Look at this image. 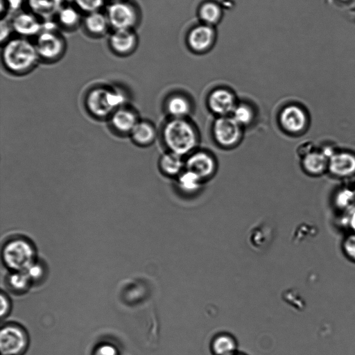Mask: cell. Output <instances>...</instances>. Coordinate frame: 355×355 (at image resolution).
Returning a JSON list of instances; mask_svg holds the SVG:
<instances>
[{
	"instance_id": "obj_5",
	"label": "cell",
	"mask_w": 355,
	"mask_h": 355,
	"mask_svg": "<svg viewBox=\"0 0 355 355\" xmlns=\"http://www.w3.org/2000/svg\"><path fill=\"white\" fill-rule=\"evenodd\" d=\"M35 255L33 247L24 239H15L8 242L2 253L6 266L15 272L25 271L35 263Z\"/></svg>"
},
{
	"instance_id": "obj_13",
	"label": "cell",
	"mask_w": 355,
	"mask_h": 355,
	"mask_svg": "<svg viewBox=\"0 0 355 355\" xmlns=\"http://www.w3.org/2000/svg\"><path fill=\"white\" fill-rule=\"evenodd\" d=\"M215 39L216 31L213 26L203 24L195 26L189 31L187 42L194 52L203 53L211 49Z\"/></svg>"
},
{
	"instance_id": "obj_1",
	"label": "cell",
	"mask_w": 355,
	"mask_h": 355,
	"mask_svg": "<svg viewBox=\"0 0 355 355\" xmlns=\"http://www.w3.org/2000/svg\"><path fill=\"white\" fill-rule=\"evenodd\" d=\"M40 60L34 42L28 38L17 36L9 39L2 44V64L11 73H27Z\"/></svg>"
},
{
	"instance_id": "obj_26",
	"label": "cell",
	"mask_w": 355,
	"mask_h": 355,
	"mask_svg": "<svg viewBox=\"0 0 355 355\" xmlns=\"http://www.w3.org/2000/svg\"><path fill=\"white\" fill-rule=\"evenodd\" d=\"M199 17L204 24L213 26L217 24L222 17L221 7L214 1L203 3L198 10Z\"/></svg>"
},
{
	"instance_id": "obj_11",
	"label": "cell",
	"mask_w": 355,
	"mask_h": 355,
	"mask_svg": "<svg viewBox=\"0 0 355 355\" xmlns=\"http://www.w3.org/2000/svg\"><path fill=\"white\" fill-rule=\"evenodd\" d=\"M237 103L233 92L223 87L214 89L207 98L209 108L218 116L231 114Z\"/></svg>"
},
{
	"instance_id": "obj_34",
	"label": "cell",
	"mask_w": 355,
	"mask_h": 355,
	"mask_svg": "<svg viewBox=\"0 0 355 355\" xmlns=\"http://www.w3.org/2000/svg\"><path fill=\"white\" fill-rule=\"evenodd\" d=\"M314 150H315V149L313 144L312 142L308 141L301 144L299 146L297 152L299 156L302 158Z\"/></svg>"
},
{
	"instance_id": "obj_32",
	"label": "cell",
	"mask_w": 355,
	"mask_h": 355,
	"mask_svg": "<svg viewBox=\"0 0 355 355\" xmlns=\"http://www.w3.org/2000/svg\"><path fill=\"white\" fill-rule=\"evenodd\" d=\"M94 355H118V353L116 347L113 345L103 344L96 349Z\"/></svg>"
},
{
	"instance_id": "obj_9",
	"label": "cell",
	"mask_w": 355,
	"mask_h": 355,
	"mask_svg": "<svg viewBox=\"0 0 355 355\" xmlns=\"http://www.w3.org/2000/svg\"><path fill=\"white\" fill-rule=\"evenodd\" d=\"M13 33L18 37H36L43 28V23L30 10H19L10 19Z\"/></svg>"
},
{
	"instance_id": "obj_30",
	"label": "cell",
	"mask_w": 355,
	"mask_h": 355,
	"mask_svg": "<svg viewBox=\"0 0 355 355\" xmlns=\"http://www.w3.org/2000/svg\"><path fill=\"white\" fill-rule=\"evenodd\" d=\"M13 33L10 21L6 18L1 17V44L10 39V35Z\"/></svg>"
},
{
	"instance_id": "obj_20",
	"label": "cell",
	"mask_w": 355,
	"mask_h": 355,
	"mask_svg": "<svg viewBox=\"0 0 355 355\" xmlns=\"http://www.w3.org/2000/svg\"><path fill=\"white\" fill-rule=\"evenodd\" d=\"M81 14L73 4H64L55 19L62 28L72 31L78 28L83 21Z\"/></svg>"
},
{
	"instance_id": "obj_37",
	"label": "cell",
	"mask_w": 355,
	"mask_h": 355,
	"mask_svg": "<svg viewBox=\"0 0 355 355\" xmlns=\"http://www.w3.org/2000/svg\"><path fill=\"white\" fill-rule=\"evenodd\" d=\"M111 2L117 1H121V0H110Z\"/></svg>"
},
{
	"instance_id": "obj_23",
	"label": "cell",
	"mask_w": 355,
	"mask_h": 355,
	"mask_svg": "<svg viewBox=\"0 0 355 355\" xmlns=\"http://www.w3.org/2000/svg\"><path fill=\"white\" fill-rule=\"evenodd\" d=\"M204 180L194 172L184 169L177 177V186L186 194H193L202 187Z\"/></svg>"
},
{
	"instance_id": "obj_3",
	"label": "cell",
	"mask_w": 355,
	"mask_h": 355,
	"mask_svg": "<svg viewBox=\"0 0 355 355\" xmlns=\"http://www.w3.org/2000/svg\"><path fill=\"white\" fill-rule=\"evenodd\" d=\"M40 60L53 62L60 60L66 50V42L51 21H44L42 31L34 42Z\"/></svg>"
},
{
	"instance_id": "obj_8",
	"label": "cell",
	"mask_w": 355,
	"mask_h": 355,
	"mask_svg": "<svg viewBox=\"0 0 355 355\" xmlns=\"http://www.w3.org/2000/svg\"><path fill=\"white\" fill-rule=\"evenodd\" d=\"M28 343L26 331L17 324H7L0 333V349L2 355H21Z\"/></svg>"
},
{
	"instance_id": "obj_6",
	"label": "cell",
	"mask_w": 355,
	"mask_h": 355,
	"mask_svg": "<svg viewBox=\"0 0 355 355\" xmlns=\"http://www.w3.org/2000/svg\"><path fill=\"white\" fill-rule=\"evenodd\" d=\"M105 15L112 31L133 30L139 19L137 8L128 0L111 2L106 8Z\"/></svg>"
},
{
	"instance_id": "obj_2",
	"label": "cell",
	"mask_w": 355,
	"mask_h": 355,
	"mask_svg": "<svg viewBox=\"0 0 355 355\" xmlns=\"http://www.w3.org/2000/svg\"><path fill=\"white\" fill-rule=\"evenodd\" d=\"M162 135L169 151L182 157L193 152L198 144L197 130L186 119L171 118L165 124Z\"/></svg>"
},
{
	"instance_id": "obj_22",
	"label": "cell",
	"mask_w": 355,
	"mask_h": 355,
	"mask_svg": "<svg viewBox=\"0 0 355 355\" xmlns=\"http://www.w3.org/2000/svg\"><path fill=\"white\" fill-rule=\"evenodd\" d=\"M159 167L168 176L178 177L185 169V159L173 152H168L160 157Z\"/></svg>"
},
{
	"instance_id": "obj_35",
	"label": "cell",
	"mask_w": 355,
	"mask_h": 355,
	"mask_svg": "<svg viewBox=\"0 0 355 355\" xmlns=\"http://www.w3.org/2000/svg\"><path fill=\"white\" fill-rule=\"evenodd\" d=\"M10 310V302L6 295L1 294V318L8 315Z\"/></svg>"
},
{
	"instance_id": "obj_25",
	"label": "cell",
	"mask_w": 355,
	"mask_h": 355,
	"mask_svg": "<svg viewBox=\"0 0 355 355\" xmlns=\"http://www.w3.org/2000/svg\"><path fill=\"white\" fill-rule=\"evenodd\" d=\"M329 164V157L324 153L316 150L302 157V166L306 172L311 174L322 173Z\"/></svg>"
},
{
	"instance_id": "obj_15",
	"label": "cell",
	"mask_w": 355,
	"mask_h": 355,
	"mask_svg": "<svg viewBox=\"0 0 355 355\" xmlns=\"http://www.w3.org/2000/svg\"><path fill=\"white\" fill-rule=\"evenodd\" d=\"M64 4V0H27L28 10L42 21H51Z\"/></svg>"
},
{
	"instance_id": "obj_21",
	"label": "cell",
	"mask_w": 355,
	"mask_h": 355,
	"mask_svg": "<svg viewBox=\"0 0 355 355\" xmlns=\"http://www.w3.org/2000/svg\"><path fill=\"white\" fill-rule=\"evenodd\" d=\"M168 114L173 119H186L191 112V103L188 98L182 94L171 96L166 103Z\"/></svg>"
},
{
	"instance_id": "obj_16",
	"label": "cell",
	"mask_w": 355,
	"mask_h": 355,
	"mask_svg": "<svg viewBox=\"0 0 355 355\" xmlns=\"http://www.w3.org/2000/svg\"><path fill=\"white\" fill-rule=\"evenodd\" d=\"M328 167L336 175H350L355 173V156L348 153L334 154L329 158Z\"/></svg>"
},
{
	"instance_id": "obj_4",
	"label": "cell",
	"mask_w": 355,
	"mask_h": 355,
	"mask_svg": "<svg viewBox=\"0 0 355 355\" xmlns=\"http://www.w3.org/2000/svg\"><path fill=\"white\" fill-rule=\"evenodd\" d=\"M125 101L124 95L116 90L97 87L92 90L87 98L89 112L96 117L112 114Z\"/></svg>"
},
{
	"instance_id": "obj_14",
	"label": "cell",
	"mask_w": 355,
	"mask_h": 355,
	"mask_svg": "<svg viewBox=\"0 0 355 355\" xmlns=\"http://www.w3.org/2000/svg\"><path fill=\"white\" fill-rule=\"evenodd\" d=\"M279 119L284 130L292 134H297L302 131L307 123L304 111L295 105L284 107L279 114Z\"/></svg>"
},
{
	"instance_id": "obj_10",
	"label": "cell",
	"mask_w": 355,
	"mask_h": 355,
	"mask_svg": "<svg viewBox=\"0 0 355 355\" xmlns=\"http://www.w3.org/2000/svg\"><path fill=\"white\" fill-rule=\"evenodd\" d=\"M185 169L194 172L205 180L215 173L216 159L207 151L195 150L185 159Z\"/></svg>"
},
{
	"instance_id": "obj_36",
	"label": "cell",
	"mask_w": 355,
	"mask_h": 355,
	"mask_svg": "<svg viewBox=\"0 0 355 355\" xmlns=\"http://www.w3.org/2000/svg\"><path fill=\"white\" fill-rule=\"evenodd\" d=\"M232 355H247V354L237 351L236 352H235L234 354H233Z\"/></svg>"
},
{
	"instance_id": "obj_19",
	"label": "cell",
	"mask_w": 355,
	"mask_h": 355,
	"mask_svg": "<svg viewBox=\"0 0 355 355\" xmlns=\"http://www.w3.org/2000/svg\"><path fill=\"white\" fill-rule=\"evenodd\" d=\"M138 122L136 113L128 108H119L111 117L112 127L121 133H131Z\"/></svg>"
},
{
	"instance_id": "obj_27",
	"label": "cell",
	"mask_w": 355,
	"mask_h": 355,
	"mask_svg": "<svg viewBox=\"0 0 355 355\" xmlns=\"http://www.w3.org/2000/svg\"><path fill=\"white\" fill-rule=\"evenodd\" d=\"M231 116L241 127L250 125L254 119V112L252 107L245 103H237Z\"/></svg>"
},
{
	"instance_id": "obj_7",
	"label": "cell",
	"mask_w": 355,
	"mask_h": 355,
	"mask_svg": "<svg viewBox=\"0 0 355 355\" xmlns=\"http://www.w3.org/2000/svg\"><path fill=\"white\" fill-rule=\"evenodd\" d=\"M216 143L225 148L239 144L242 137V127L231 116H218L212 125Z\"/></svg>"
},
{
	"instance_id": "obj_29",
	"label": "cell",
	"mask_w": 355,
	"mask_h": 355,
	"mask_svg": "<svg viewBox=\"0 0 355 355\" xmlns=\"http://www.w3.org/2000/svg\"><path fill=\"white\" fill-rule=\"evenodd\" d=\"M31 279L24 271H18L10 277V286L17 291L25 290L29 285Z\"/></svg>"
},
{
	"instance_id": "obj_24",
	"label": "cell",
	"mask_w": 355,
	"mask_h": 355,
	"mask_svg": "<svg viewBox=\"0 0 355 355\" xmlns=\"http://www.w3.org/2000/svg\"><path fill=\"white\" fill-rule=\"evenodd\" d=\"M130 134L136 144L139 146H148L156 137V130L154 125L148 121H139Z\"/></svg>"
},
{
	"instance_id": "obj_31",
	"label": "cell",
	"mask_w": 355,
	"mask_h": 355,
	"mask_svg": "<svg viewBox=\"0 0 355 355\" xmlns=\"http://www.w3.org/2000/svg\"><path fill=\"white\" fill-rule=\"evenodd\" d=\"M29 279L31 280H37L43 275L42 268L37 263H33L25 271Z\"/></svg>"
},
{
	"instance_id": "obj_18",
	"label": "cell",
	"mask_w": 355,
	"mask_h": 355,
	"mask_svg": "<svg viewBox=\"0 0 355 355\" xmlns=\"http://www.w3.org/2000/svg\"><path fill=\"white\" fill-rule=\"evenodd\" d=\"M209 346L213 355H232L238 351L236 339L232 334L225 331L215 334Z\"/></svg>"
},
{
	"instance_id": "obj_17",
	"label": "cell",
	"mask_w": 355,
	"mask_h": 355,
	"mask_svg": "<svg viewBox=\"0 0 355 355\" xmlns=\"http://www.w3.org/2000/svg\"><path fill=\"white\" fill-rule=\"evenodd\" d=\"M83 24L85 31L93 37L104 35L110 28L105 12L101 10L86 14Z\"/></svg>"
},
{
	"instance_id": "obj_12",
	"label": "cell",
	"mask_w": 355,
	"mask_h": 355,
	"mask_svg": "<svg viewBox=\"0 0 355 355\" xmlns=\"http://www.w3.org/2000/svg\"><path fill=\"white\" fill-rule=\"evenodd\" d=\"M138 37L134 30H114L108 39L111 51L117 55L127 56L134 52Z\"/></svg>"
},
{
	"instance_id": "obj_28",
	"label": "cell",
	"mask_w": 355,
	"mask_h": 355,
	"mask_svg": "<svg viewBox=\"0 0 355 355\" xmlns=\"http://www.w3.org/2000/svg\"><path fill=\"white\" fill-rule=\"evenodd\" d=\"M105 0H73V4L85 15L100 11Z\"/></svg>"
},
{
	"instance_id": "obj_33",
	"label": "cell",
	"mask_w": 355,
	"mask_h": 355,
	"mask_svg": "<svg viewBox=\"0 0 355 355\" xmlns=\"http://www.w3.org/2000/svg\"><path fill=\"white\" fill-rule=\"evenodd\" d=\"M8 10L16 12L21 10V7L26 3L27 0H3Z\"/></svg>"
}]
</instances>
